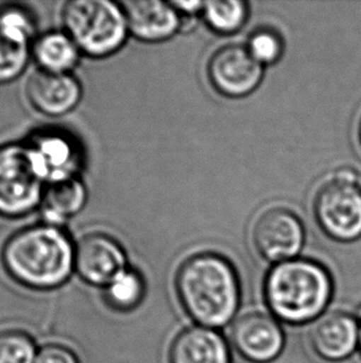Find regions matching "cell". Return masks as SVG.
<instances>
[{
    "mask_svg": "<svg viewBox=\"0 0 361 363\" xmlns=\"http://www.w3.org/2000/svg\"><path fill=\"white\" fill-rule=\"evenodd\" d=\"M176 291L185 313L210 329L227 324L239 305V279L234 267L212 252L192 255L180 264Z\"/></svg>",
    "mask_w": 361,
    "mask_h": 363,
    "instance_id": "1",
    "label": "cell"
},
{
    "mask_svg": "<svg viewBox=\"0 0 361 363\" xmlns=\"http://www.w3.org/2000/svg\"><path fill=\"white\" fill-rule=\"evenodd\" d=\"M76 248L54 225L28 227L3 248V264L13 279L33 289H52L69 278Z\"/></svg>",
    "mask_w": 361,
    "mask_h": 363,
    "instance_id": "2",
    "label": "cell"
},
{
    "mask_svg": "<svg viewBox=\"0 0 361 363\" xmlns=\"http://www.w3.org/2000/svg\"><path fill=\"white\" fill-rule=\"evenodd\" d=\"M333 293L328 270L314 260H286L275 265L265 280V299L275 316L288 324L317 318Z\"/></svg>",
    "mask_w": 361,
    "mask_h": 363,
    "instance_id": "3",
    "label": "cell"
},
{
    "mask_svg": "<svg viewBox=\"0 0 361 363\" xmlns=\"http://www.w3.org/2000/svg\"><path fill=\"white\" fill-rule=\"evenodd\" d=\"M66 34L79 51L92 57L114 54L127 39L124 9L108 0H74L62 10Z\"/></svg>",
    "mask_w": 361,
    "mask_h": 363,
    "instance_id": "4",
    "label": "cell"
},
{
    "mask_svg": "<svg viewBox=\"0 0 361 363\" xmlns=\"http://www.w3.org/2000/svg\"><path fill=\"white\" fill-rule=\"evenodd\" d=\"M47 185L44 167L29 144L0 147V216L28 215L42 203Z\"/></svg>",
    "mask_w": 361,
    "mask_h": 363,
    "instance_id": "5",
    "label": "cell"
},
{
    "mask_svg": "<svg viewBox=\"0 0 361 363\" xmlns=\"http://www.w3.org/2000/svg\"><path fill=\"white\" fill-rule=\"evenodd\" d=\"M313 212L326 236L338 242L361 237V189L353 169L338 170L318 189Z\"/></svg>",
    "mask_w": 361,
    "mask_h": 363,
    "instance_id": "6",
    "label": "cell"
},
{
    "mask_svg": "<svg viewBox=\"0 0 361 363\" xmlns=\"http://www.w3.org/2000/svg\"><path fill=\"white\" fill-rule=\"evenodd\" d=\"M207 74L217 92L229 99H241L259 87L264 79V66L244 45L228 44L212 55Z\"/></svg>",
    "mask_w": 361,
    "mask_h": 363,
    "instance_id": "7",
    "label": "cell"
},
{
    "mask_svg": "<svg viewBox=\"0 0 361 363\" xmlns=\"http://www.w3.org/2000/svg\"><path fill=\"white\" fill-rule=\"evenodd\" d=\"M304 238L302 221L285 207H271L263 212L253 227L255 248L264 259L276 264L294 259Z\"/></svg>",
    "mask_w": 361,
    "mask_h": 363,
    "instance_id": "8",
    "label": "cell"
},
{
    "mask_svg": "<svg viewBox=\"0 0 361 363\" xmlns=\"http://www.w3.org/2000/svg\"><path fill=\"white\" fill-rule=\"evenodd\" d=\"M231 342L244 359L266 363L282 351L283 333L277 321L269 315L248 313L233 325Z\"/></svg>",
    "mask_w": 361,
    "mask_h": 363,
    "instance_id": "9",
    "label": "cell"
},
{
    "mask_svg": "<svg viewBox=\"0 0 361 363\" xmlns=\"http://www.w3.org/2000/svg\"><path fill=\"white\" fill-rule=\"evenodd\" d=\"M125 263L127 258L122 247L107 235H89L76 247L74 267L91 284H109L125 270Z\"/></svg>",
    "mask_w": 361,
    "mask_h": 363,
    "instance_id": "10",
    "label": "cell"
},
{
    "mask_svg": "<svg viewBox=\"0 0 361 363\" xmlns=\"http://www.w3.org/2000/svg\"><path fill=\"white\" fill-rule=\"evenodd\" d=\"M33 20L21 8L0 11V84L19 77L29 60Z\"/></svg>",
    "mask_w": 361,
    "mask_h": 363,
    "instance_id": "11",
    "label": "cell"
},
{
    "mask_svg": "<svg viewBox=\"0 0 361 363\" xmlns=\"http://www.w3.org/2000/svg\"><path fill=\"white\" fill-rule=\"evenodd\" d=\"M26 96L36 111L57 117L69 113L79 104L82 89L69 74L41 69L28 81Z\"/></svg>",
    "mask_w": 361,
    "mask_h": 363,
    "instance_id": "12",
    "label": "cell"
},
{
    "mask_svg": "<svg viewBox=\"0 0 361 363\" xmlns=\"http://www.w3.org/2000/svg\"><path fill=\"white\" fill-rule=\"evenodd\" d=\"M127 30L145 43H161L176 34L180 15L172 3L159 0H130L122 3Z\"/></svg>",
    "mask_w": 361,
    "mask_h": 363,
    "instance_id": "13",
    "label": "cell"
},
{
    "mask_svg": "<svg viewBox=\"0 0 361 363\" xmlns=\"http://www.w3.org/2000/svg\"><path fill=\"white\" fill-rule=\"evenodd\" d=\"M309 341L316 354L327 361H342L354 352L359 341V326L352 315L331 311L313 324Z\"/></svg>",
    "mask_w": 361,
    "mask_h": 363,
    "instance_id": "14",
    "label": "cell"
},
{
    "mask_svg": "<svg viewBox=\"0 0 361 363\" xmlns=\"http://www.w3.org/2000/svg\"><path fill=\"white\" fill-rule=\"evenodd\" d=\"M28 144L44 167L49 184L74 177L79 169V152L69 135L52 130L41 132Z\"/></svg>",
    "mask_w": 361,
    "mask_h": 363,
    "instance_id": "15",
    "label": "cell"
},
{
    "mask_svg": "<svg viewBox=\"0 0 361 363\" xmlns=\"http://www.w3.org/2000/svg\"><path fill=\"white\" fill-rule=\"evenodd\" d=\"M170 363H230L229 349L217 331L195 326L183 330L172 342Z\"/></svg>",
    "mask_w": 361,
    "mask_h": 363,
    "instance_id": "16",
    "label": "cell"
},
{
    "mask_svg": "<svg viewBox=\"0 0 361 363\" xmlns=\"http://www.w3.org/2000/svg\"><path fill=\"white\" fill-rule=\"evenodd\" d=\"M87 191L77 177L50 182L45 190L44 215L51 223H61L84 208Z\"/></svg>",
    "mask_w": 361,
    "mask_h": 363,
    "instance_id": "17",
    "label": "cell"
},
{
    "mask_svg": "<svg viewBox=\"0 0 361 363\" xmlns=\"http://www.w3.org/2000/svg\"><path fill=\"white\" fill-rule=\"evenodd\" d=\"M34 56L41 69L67 74L77 64L79 50L66 33H49L35 43Z\"/></svg>",
    "mask_w": 361,
    "mask_h": 363,
    "instance_id": "18",
    "label": "cell"
},
{
    "mask_svg": "<svg viewBox=\"0 0 361 363\" xmlns=\"http://www.w3.org/2000/svg\"><path fill=\"white\" fill-rule=\"evenodd\" d=\"M203 19L217 34L231 35L239 31L248 19V3L240 0L205 1Z\"/></svg>",
    "mask_w": 361,
    "mask_h": 363,
    "instance_id": "19",
    "label": "cell"
},
{
    "mask_svg": "<svg viewBox=\"0 0 361 363\" xmlns=\"http://www.w3.org/2000/svg\"><path fill=\"white\" fill-rule=\"evenodd\" d=\"M107 301L114 309H134L144 296V281L135 272L124 270L107 285Z\"/></svg>",
    "mask_w": 361,
    "mask_h": 363,
    "instance_id": "20",
    "label": "cell"
},
{
    "mask_svg": "<svg viewBox=\"0 0 361 363\" xmlns=\"http://www.w3.org/2000/svg\"><path fill=\"white\" fill-rule=\"evenodd\" d=\"M250 54L259 64H276L283 55V40L273 29H258L250 35L245 45Z\"/></svg>",
    "mask_w": 361,
    "mask_h": 363,
    "instance_id": "21",
    "label": "cell"
},
{
    "mask_svg": "<svg viewBox=\"0 0 361 363\" xmlns=\"http://www.w3.org/2000/svg\"><path fill=\"white\" fill-rule=\"evenodd\" d=\"M35 346L28 335L16 330L0 331V363H35Z\"/></svg>",
    "mask_w": 361,
    "mask_h": 363,
    "instance_id": "22",
    "label": "cell"
},
{
    "mask_svg": "<svg viewBox=\"0 0 361 363\" xmlns=\"http://www.w3.org/2000/svg\"><path fill=\"white\" fill-rule=\"evenodd\" d=\"M35 363H79L74 352L59 345H49L36 354Z\"/></svg>",
    "mask_w": 361,
    "mask_h": 363,
    "instance_id": "23",
    "label": "cell"
},
{
    "mask_svg": "<svg viewBox=\"0 0 361 363\" xmlns=\"http://www.w3.org/2000/svg\"><path fill=\"white\" fill-rule=\"evenodd\" d=\"M172 5L176 8L178 13H183L187 15H195L197 13H202L205 8L203 1H173Z\"/></svg>",
    "mask_w": 361,
    "mask_h": 363,
    "instance_id": "24",
    "label": "cell"
},
{
    "mask_svg": "<svg viewBox=\"0 0 361 363\" xmlns=\"http://www.w3.org/2000/svg\"><path fill=\"white\" fill-rule=\"evenodd\" d=\"M360 319H361V310H360ZM359 345H360V350H361V326H360V330H359Z\"/></svg>",
    "mask_w": 361,
    "mask_h": 363,
    "instance_id": "25",
    "label": "cell"
},
{
    "mask_svg": "<svg viewBox=\"0 0 361 363\" xmlns=\"http://www.w3.org/2000/svg\"><path fill=\"white\" fill-rule=\"evenodd\" d=\"M359 137H360V143H361V122H360V128H359Z\"/></svg>",
    "mask_w": 361,
    "mask_h": 363,
    "instance_id": "26",
    "label": "cell"
}]
</instances>
